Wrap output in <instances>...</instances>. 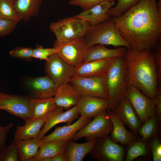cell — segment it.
I'll return each instance as SVG.
<instances>
[{"instance_id": "cell-1", "label": "cell", "mask_w": 161, "mask_h": 161, "mask_svg": "<svg viewBox=\"0 0 161 161\" xmlns=\"http://www.w3.org/2000/svg\"><path fill=\"white\" fill-rule=\"evenodd\" d=\"M112 18L131 48L152 50L161 42V0H140L121 15Z\"/></svg>"}, {"instance_id": "cell-2", "label": "cell", "mask_w": 161, "mask_h": 161, "mask_svg": "<svg viewBox=\"0 0 161 161\" xmlns=\"http://www.w3.org/2000/svg\"><path fill=\"white\" fill-rule=\"evenodd\" d=\"M125 57L129 73L128 87H136L154 100L158 87L161 85V72L152 50L130 47L127 48Z\"/></svg>"}, {"instance_id": "cell-3", "label": "cell", "mask_w": 161, "mask_h": 161, "mask_svg": "<svg viewBox=\"0 0 161 161\" xmlns=\"http://www.w3.org/2000/svg\"><path fill=\"white\" fill-rule=\"evenodd\" d=\"M113 111L125 99L129 85V73L125 55L115 58L104 77Z\"/></svg>"}, {"instance_id": "cell-4", "label": "cell", "mask_w": 161, "mask_h": 161, "mask_svg": "<svg viewBox=\"0 0 161 161\" xmlns=\"http://www.w3.org/2000/svg\"><path fill=\"white\" fill-rule=\"evenodd\" d=\"M84 37L88 48L97 44L130 47L117 29L112 18L90 26Z\"/></svg>"}, {"instance_id": "cell-5", "label": "cell", "mask_w": 161, "mask_h": 161, "mask_svg": "<svg viewBox=\"0 0 161 161\" xmlns=\"http://www.w3.org/2000/svg\"><path fill=\"white\" fill-rule=\"evenodd\" d=\"M90 26L88 22L74 16L52 22L49 29L56 41L64 43L84 37Z\"/></svg>"}, {"instance_id": "cell-6", "label": "cell", "mask_w": 161, "mask_h": 161, "mask_svg": "<svg viewBox=\"0 0 161 161\" xmlns=\"http://www.w3.org/2000/svg\"><path fill=\"white\" fill-rule=\"evenodd\" d=\"M53 47L57 50V54L62 60L75 68L83 63L88 48L84 37L64 43L56 40Z\"/></svg>"}, {"instance_id": "cell-7", "label": "cell", "mask_w": 161, "mask_h": 161, "mask_svg": "<svg viewBox=\"0 0 161 161\" xmlns=\"http://www.w3.org/2000/svg\"><path fill=\"white\" fill-rule=\"evenodd\" d=\"M113 124L107 112H102L76 133L72 140L76 141L85 137L87 141L99 140L111 133Z\"/></svg>"}, {"instance_id": "cell-8", "label": "cell", "mask_w": 161, "mask_h": 161, "mask_svg": "<svg viewBox=\"0 0 161 161\" xmlns=\"http://www.w3.org/2000/svg\"><path fill=\"white\" fill-rule=\"evenodd\" d=\"M44 70L57 87L70 83L76 75L75 68L66 62L57 53L50 56L46 61Z\"/></svg>"}, {"instance_id": "cell-9", "label": "cell", "mask_w": 161, "mask_h": 161, "mask_svg": "<svg viewBox=\"0 0 161 161\" xmlns=\"http://www.w3.org/2000/svg\"><path fill=\"white\" fill-rule=\"evenodd\" d=\"M70 83L81 96L109 99L104 78L75 76Z\"/></svg>"}, {"instance_id": "cell-10", "label": "cell", "mask_w": 161, "mask_h": 161, "mask_svg": "<svg viewBox=\"0 0 161 161\" xmlns=\"http://www.w3.org/2000/svg\"><path fill=\"white\" fill-rule=\"evenodd\" d=\"M126 97L133 106L141 122L144 123L156 113L154 101L136 87H128Z\"/></svg>"}, {"instance_id": "cell-11", "label": "cell", "mask_w": 161, "mask_h": 161, "mask_svg": "<svg viewBox=\"0 0 161 161\" xmlns=\"http://www.w3.org/2000/svg\"><path fill=\"white\" fill-rule=\"evenodd\" d=\"M30 98L0 92V109L25 121L32 118L29 109Z\"/></svg>"}, {"instance_id": "cell-12", "label": "cell", "mask_w": 161, "mask_h": 161, "mask_svg": "<svg viewBox=\"0 0 161 161\" xmlns=\"http://www.w3.org/2000/svg\"><path fill=\"white\" fill-rule=\"evenodd\" d=\"M97 141L91 153L92 157L101 161H122L124 151L123 148L107 136Z\"/></svg>"}, {"instance_id": "cell-13", "label": "cell", "mask_w": 161, "mask_h": 161, "mask_svg": "<svg viewBox=\"0 0 161 161\" xmlns=\"http://www.w3.org/2000/svg\"><path fill=\"white\" fill-rule=\"evenodd\" d=\"M25 85L32 97H53L58 87L47 75L37 77H30L26 80Z\"/></svg>"}, {"instance_id": "cell-14", "label": "cell", "mask_w": 161, "mask_h": 161, "mask_svg": "<svg viewBox=\"0 0 161 161\" xmlns=\"http://www.w3.org/2000/svg\"><path fill=\"white\" fill-rule=\"evenodd\" d=\"M63 110L62 107H58L49 114L40 131L38 139H41L48 131L56 125L62 123L70 124L78 117L79 111L77 105L65 112Z\"/></svg>"}, {"instance_id": "cell-15", "label": "cell", "mask_w": 161, "mask_h": 161, "mask_svg": "<svg viewBox=\"0 0 161 161\" xmlns=\"http://www.w3.org/2000/svg\"><path fill=\"white\" fill-rule=\"evenodd\" d=\"M90 119L80 116L72 124L56 127L52 133L41 139V142L43 144L53 141L67 142L72 140L76 133L89 123Z\"/></svg>"}, {"instance_id": "cell-16", "label": "cell", "mask_w": 161, "mask_h": 161, "mask_svg": "<svg viewBox=\"0 0 161 161\" xmlns=\"http://www.w3.org/2000/svg\"><path fill=\"white\" fill-rule=\"evenodd\" d=\"M77 105L80 116L91 119L102 112L108 111L110 103L108 99L81 96Z\"/></svg>"}, {"instance_id": "cell-17", "label": "cell", "mask_w": 161, "mask_h": 161, "mask_svg": "<svg viewBox=\"0 0 161 161\" xmlns=\"http://www.w3.org/2000/svg\"><path fill=\"white\" fill-rule=\"evenodd\" d=\"M115 4V1L103 2L74 16L88 22L90 26L94 25L110 18L108 12Z\"/></svg>"}, {"instance_id": "cell-18", "label": "cell", "mask_w": 161, "mask_h": 161, "mask_svg": "<svg viewBox=\"0 0 161 161\" xmlns=\"http://www.w3.org/2000/svg\"><path fill=\"white\" fill-rule=\"evenodd\" d=\"M115 58L91 61L83 63L75 68V76L104 78Z\"/></svg>"}, {"instance_id": "cell-19", "label": "cell", "mask_w": 161, "mask_h": 161, "mask_svg": "<svg viewBox=\"0 0 161 161\" xmlns=\"http://www.w3.org/2000/svg\"><path fill=\"white\" fill-rule=\"evenodd\" d=\"M81 96L73 85L69 83L58 87L53 98L58 107L68 110L78 104Z\"/></svg>"}, {"instance_id": "cell-20", "label": "cell", "mask_w": 161, "mask_h": 161, "mask_svg": "<svg viewBox=\"0 0 161 161\" xmlns=\"http://www.w3.org/2000/svg\"><path fill=\"white\" fill-rule=\"evenodd\" d=\"M113 111L121 121L133 132L139 130L141 122L131 103L126 97Z\"/></svg>"}, {"instance_id": "cell-21", "label": "cell", "mask_w": 161, "mask_h": 161, "mask_svg": "<svg viewBox=\"0 0 161 161\" xmlns=\"http://www.w3.org/2000/svg\"><path fill=\"white\" fill-rule=\"evenodd\" d=\"M58 107L53 97H30L29 99V111L32 118L47 119Z\"/></svg>"}, {"instance_id": "cell-22", "label": "cell", "mask_w": 161, "mask_h": 161, "mask_svg": "<svg viewBox=\"0 0 161 161\" xmlns=\"http://www.w3.org/2000/svg\"><path fill=\"white\" fill-rule=\"evenodd\" d=\"M127 48L126 47H121L116 49H110L106 48L105 45H95L88 48L82 64L91 61L113 58L124 55Z\"/></svg>"}, {"instance_id": "cell-23", "label": "cell", "mask_w": 161, "mask_h": 161, "mask_svg": "<svg viewBox=\"0 0 161 161\" xmlns=\"http://www.w3.org/2000/svg\"><path fill=\"white\" fill-rule=\"evenodd\" d=\"M107 113L113 124V129L111 132V139L113 141L117 143L129 145L136 140V137L126 129L113 111H109Z\"/></svg>"}, {"instance_id": "cell-24", "label": "cell", "mask_w": 161, "mask_h": 161, "mask_svg": "<svg viewBox=\"0 0 161 161\" xmlns=\"http://www.w3.org/2000/svg\"><path fill=\"white\" fill-rule=\"evenodd\" d=\"M46 119L31 118L25 121L22 126L16 127L14 134L15 139L20 140L30 138L38 139V137L46 121Z\"/></svg>"}, {"instance_id": "cell-25", "label": "cell", "mask_w": 161, "mask_h": 161, "mask_svg": "<svg viewBox=\"0 0 161 161\" xmlns=\"http://www.w3.org/2000/svg\"><path fill=\"white\" fill-rule=\"evenodd\" d=\"M97 141L93 139L83 143H77L73 140L68 141L65 153L68 161H82L87 154L91 153Z\"/></svg>"}, {"instance_id": "cell-26", "label": "cell", "mask_w": 161, "mask_h": 161, "mask_svg": "<svg viewBox=\"0 0 161 161\" xmlns=\"http://www.w3.org/2000/svg\"><path fill=\"white\" fill-rule=\"evenodd\" d=\"M18 150L21 161L35 157L40 146L42 145L41 140L30 138L20 140H13Z\"/></svg>"}, {"instance_id": "cell-27", "label": "cell", "mask_w": 161, "mask_h": 161, "mask_svg": "<svg viewBox=\"0 0 161 161\" xmlns=\"http://www.w3.org/2000/svg\"><path fill=\"white\" fill-rule=\"evenodd\" d=\"M44 0H17L14 4L17 11L25 23L38 13Z\"/></svg>"}, {"instance_id": "cell-28", "label": "cell", "mask_w": 161, "mask_h": 161, "mask_svg": "<svg viewBox=\"0 0 161 161\" xmlns=\"http://www.w3.org/2000/svg\"><path fill=\"white\" fill-rule=\"evenodd\" d=\"M67 142L53 141L42 144L35 158L37 161H40L44 158H51L58 154L65 152Z\"/></svg>"}, {"instance_id": "cell-29", "label": "cell", "mask_w": 161, "mask_h": 161, "mask_svg": "<svg viewBox=\"0 0 161 161\" xmlns=\"http://www.w3.org/2000/svg\"><path fill=\"white\" fill-rule=\"evenodd\" d=\"M0 18L19 21L22 20L14 4L9 0H0Z\"/></svg>"}, {"instance_id": "cell-30", "label": "cell", "mask_w": 161, "mask_h": 161, "mask_svg": "<svg viewBox=\"0 0 161 161\" xmlns=\"http://www.w3.org/2000/svg\"><path fill=\"white\" fill-rule=\"evenodd\" d=\"M129 145L125 161H132L140 156L146 155V145L143 142L136 140Z\"/></svg>"}, {"instance_id": "cell-31", "label": "cell", "mask_w": 161, "mask_h": 161, "mask_svg": "<svg viewBox=\"0 0 161 161\" xmlns=\"http://www.w3.org/2000/svg\"><path fill=\"white\" fill-rule=\"evenodd\" d=\"M140 0H117V4L109 11L108 14L112 17L119 16L137 4Z\"/></svg>"}, {"instance_id": "cell-32", "label": "cell", "mask_w": 161, "mask_h": 161, "mask_svg": "<svg viewBox=\"0 0 161 161\" xmlns=\"http://www.w3.org/2000/svg\"><path fill=\"white\" fill-rule=\"evenodd\" d=\"M18 151L14 140L0 154V161H20Z\"/></svg>"}, {"instance_id": "cell-33", "label": "cell", "mask_w": 161, "mask_h": 161, "mask_svg": "<svg viewBox=\"0 0 161 161\" xmlns=\"http://www.w3.org/2000/svg\"><path fill=\"white\" fill-rule=\"evenodd\" d=\"M33 49L29 47H16L9 52L12 57L30 61L32 58Z\"/></svg>"}, {"instance_id": "cell-34", "label": "cell", "mask_w": 161, "mask_h": 161, "mask_svg": "<svg viewBox=\"0 0 161 161\" xmlns=\"http://www.w3.org/2000/svg\"><path fill=\"white\" fill-rule=\"evenodd\" d=\"M156 119L155 115L152 116L140 128L139 132L144 139L150 137L154 133L156 127Z\"/></svg>"}, {"instance_id": "cell-35", "label": "cell", "mask_w": 161, "mask_h": 161, "mask_svg": "<svg viewBox=\"0 0 161 161\" xmlns=\"http://www.w3.org/2000/svg\"><path fill=\"white\" fill-rule=\"evenodd\" d=\"M57 50L54 47L44 48L41 45H37L33 49L32 58L44 60L49 59V57L52 55L57 53Z\"/></svg>"}, {"instance_id": "cell-36", "label": "cell", "mask_w": 161, "mask_h": 161, "mask_svg": "<svg viewBox=\"0 0 161 161\" xmlns=\"http://www.w3.org/2000/svg\"><path fill=\"white\" fill-rule=\"evenodd\" d=\"M19 22L0 18V38L8 35L13 32Z\"/></svg>"}, {"instance_id": "cell-37", "label": "cell", "mask_w": 161, "mask_h": 161, "mask_svg": "<svg viewBox=\"0 0 161 161\" xmlns=\"http://www.w3.org/2000/svg\"><path fill=\"white\" fill-rule=\"evenodd\" d=\"M117 0H71L69 1L71 5L81 7L83 10L89 9L103 2L115 1Z\"/></svg>"}, {"instance_id": "cell-38", "label": "cell", "mask_w": 161, "mask_h": 161, "mask_svg": "<svg viewBox=\"0 0 161 161\" xmlns=\"http://www.w3.org/2000/svg\"><path fill=\"white\" fill-rule=\"evenodd\" d=\"M13 126V124L11 122L5 126L0 125V154L7 147L6 141L7 136Z\"/></svg>"}, {"instance_id": "cell-39", "label": "cell", "mask_w": 161, "mask_h": 161, "mask_svg": "<svg viewBox=\"0 0 161 161\" xmlns=\"http://www.w3.org/2000/svg\"><path fill=\"white\" fill-rule=\"evenodd\" d=\"M151 148L154 161H161V143L157 137L154 138L151 142Z\"/></svg>"}, {"instance_id": "cell-40", "label": "cell", "mask_w": 161, "mask_h": 161, "mask_svg": "<svg viewBox=\"0 0 161 161\" xmlns=\"http://www.w3.org/2000/svg\"><path fill=\"white\" fill-rule=\"evenodd\" d=\"M155 103L156 113L159 122L161 120V86L159 85L157 90L156 95L154 99Z\"/></svg>"}, {"instance_id": "cell-41", "label": "cell", "mask_w": 161, "mask_h": 161, "mask_svg": "<svg viewBox=\"0 0 161 161\" xmlns=\"http://www.w3.org/2000/svg\"><path fill=\"white\" fill-rule=\"evenodd\" d=\"M152 51L157 63L159 70L161 72V42L157 44Z\"/></svg>"}, {"instance_id": "cell-42", "label": "cell", "mask_w": 161, "mask_h": 161, "mask_svg": "<svg viewBox=\"0 0 161 161\" xmlns=\"http://www.w3.org/2000/svg\"><path fill=\"white\" fill-rule=\"evenodd\" d=\"M52 161H68L65 152L58 154L51 157Z\"/></svg>"}, {"instance_id": "cell-43", "label": "cell", "mask_w": 161, "mask_h": 161, "mask_svg": "<svg viewBox=\"0 0 161 161\" xmlns=\"http://www.w3.org/2000/svg\"><path fill=\"white\" fill-rule=\"evenodd\" d=\"M40 161H52L51 157H45L41 159Z\"/></svg>"}, {"instance_id": "cell-44", "label": "cell", "mask_w": 161, "mask_h": 161, "mask_svg": "<svg viewBox=\"0 0 161 161\" xmlns=\"http://www.w3.org/2000/svg\"><path fill=\"white\" fill-rule=\"evenodd\" d=\"M25 161H37L35 157H32L28 158Z\"/></svg>"}, {"instance_id": "cell-45", "label": "cell", "mask_w": 161, "mask_h": 161, "mask_svg": "<svg viewBox=\"0 0 161 161\" xmlns=\"http://www.w3.org/2000/svg\"><path fill=\"white\" fill-rule=\"evenodd\" d=\"M9 0L14 4L17 0Z\"/></svg>"}, {"instance_id": "cell-46", "label": "cell", "mask_w": 161, "mask_h": 161, "mask_svg": "<svg viewBox=\"0 0 161 161\" xmlns=\"http://www.w3.org/2000/svg\"><path fill=\"white\" fill-rule=\"evenodd\" d=\"M53 1H56V0H53Z\"/></svg>"}, {"instance_id": "cell-47", "label": "cell", "mask_w": 161, "mask_h": 161, "mask_svg": "<svg viewBox=\"0 0 161 161\" xmlns=\"http://www.w3.org/2000/svg\"><path fill=\"white\" fill-rule=\"evenodd\" d=\"M1 110V109H0V111Z\"/></svg>"}]
</instances>
